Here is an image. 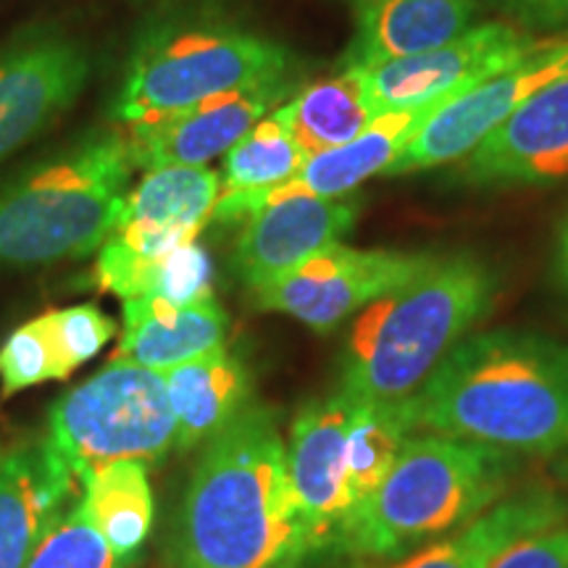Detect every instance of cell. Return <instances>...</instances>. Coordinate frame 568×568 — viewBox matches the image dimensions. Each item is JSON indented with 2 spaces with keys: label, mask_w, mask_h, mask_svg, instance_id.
Segmentation results:
<instances>
[{
  "label": "cell",
  "mask_w": 568,
  "mask_h": 568,
  "mask_svg": "<svg viewBox=\"0 0 568 568\" xmlns=\"http://www.w3.org/2000/svg\"><path fill=\"white\" fill-rule=\"evenodd\" d=\"M403 403L414 432L552 456L568 450V345L521 329L466 335Z\"/></svg>",
  "instance_id": "obj_1"
},
{
  "label": "cell",
  "mask_w": 568,
  "mask_h": 568,
  "mask_svg": "<svg viewBox=\"0 0 568 568\" xmlns=\"http://www.w3.org/2000/svg\"><path fill=\"white\" fill-rule=\"evenodd\" d=\"M287 443L264 406H247L203 445L174 539V568H280L303 558Z\"/></svg>",
  "instance_id": "obj_2"
},
{
  "label": "cell",
  "mask_w": 568,
  "mask_h": 568,
  "mask_svg": "<svg viewBox=\"0 0 568 568\" xmlns=\"http://www.w3.org/2000/svg\"><path fill=\"white\" fill-rule=\"evenodd\" d=\"M493 297L495 276L479 258L432 255L355 318L339 389L355 400H406L485 318Z\"/></svg>",
  "instance_id": "obj_3"
},
{
  "label": "cell",
  "mask_w": 568,
  "mask_h": 568,
  "mask_svg": "<svg viewBox=\"0 0 568 568\" xmlns=\"http://www.w3.org/2000/svg\"><path fill=\"white\" fill-rule=\"evenodd\" d=\"M510 453L414 432L382 485L339 524L335 545L355 558L395 560L450 535L500 500Z\"/></svg>",
  "instance_id": "obj_4"
},
{
  "label": "cell",
  "mask_w": 568,
  "mask_h": 568,
  "mask_svg": "<svg viewBox=\"0 0 568 568\" xmlns=\"http://www.w3.org/2000/svg\"><path fill=\"white\" fill-rule=\"evenodd\" d=\"M132 159L124 132L92 130L0 187V264L98 253L119 224Z\"/></svg>",
  "instance_id": "obj_5"
},
{
  "label": "cell",
  "mask_w": 568,
  "mask_h": 568,
  "mask_svg": "<svg viewBox=\"0 0 568 568\" xmlns=\"http://www.w3.org/2000/svg\"><path fill=\"white\" fill-rule=\"evenodd\" d=\"M287 48L226 24H169L148 32L113 98L122 124L190 109L247 84L287 77Z\"/></svg>",
  "instance_id": "obj_6"
},
{
  "label": "cell",
  "mask_w": 568,
  "mask_h": 568,
  "mask_svg": "<svg viewBox=\"0 0 568 568\" xmlns=\"http://www.w3.org/2000/svg\"><path fill=\"white\" fill-rule=\"evenodd\" d=\"M45 435L77 479L113 460L155 464L176 439L166 379L153 368L111 358L55 403Z\"/></svg>",
  "instance_id": "obj_7"
},
{
  "label": "cell",
  "mask_w": 568,
  "mask_h": 568,
  "mask_svg": "<svg viewBox=\"0 0 568 568\" xmlns=\"http://www.w3.org/2000/svg\"><path fill=\"white\" fill-rule=\"evenodd\" d=\"M566 77L568 38L539 42L535 51L516 61L514 67L439 105L418 126L403 153L387 169V174L424 172V169L466 159L468 153L477 151L481 140L489 138L500 124H506L531 95H537L552 82L566 80Z\"/></svg>",
  "instance_id": "obj_8"
},
{
  "label": "cell",
  "mask_w": 568,
  "mask_h": 568,
  "mask_svg": "<svg viewBox=\"0 0 568 568\" xmlns=\"http://www.w3.org/2000/svg\"><path fill=\"white\" fill-rule=\"evenodd\" d=\"M537 45L527 32L503 21L474 27L435 51L361 69L366 103L374 119L389 111L439 109L474 84L514 67Z\"/></svg>",
  "instance_id": "obj_9"
},
{
  "label": "cell",
  "mask_w": 568,
  "mask_h": 568,
  "mask_svg": "<svg viewBox=\"0 0 568 568\" xmlns=\"http://www.w3.org/2000/svg\"><path fill=\"white\" fill-rule=\"evenodd\" d=\"M429 258L426 253L355 251L335 245L251 295L261 311H276L316 332H329L410 280Z\"/></svg>",
  "instance_id": "obj_10"
},
{
  "label": "cell",
  "mask_w": 568,
  "mask_h": 568,
  "mask_svg": "<svg viewBox=\"0 0 568 568\" xmlns=\"http://www.w3.org/2000/svg\"><path fill=\"white\" fill-rule=\"evenodd\" d=\"M90 71L82 42L59 32L21 34L0 45V161L74 105Z\"/></svg>",
  "instance_id": "obj_11"
},
{
  "label": "cell",
  "mask_w": 568,
  "mask_h": 568,
  "mask_svg": "<svg viewBox=\"0 0 568 568\" xmlns=\"http://www.w3.org/2000/svg\"><path fill=\"white\" fill-rule=\"evenodd\" d=\"M290 101L287 77L247 84L190 109L130 124L126 148L134 169L153 172L166 166H205L237 145L274 103Z\"/></svg>",
  "instance_id": "obj_12"
},
{
  "label": "cell",
  "mask_w": 568,
  "mask_h": 568,
  "mask_svg": "<svg viewBox=\"0 0 568 568\" xmlns=\"http://www.w3.org/2000/svg\"><path fill=\"white\" fill-rule=\"evenodd\" d=\"M353 397L343 389L318 397L295 416L287 443V471L301 508L305 548L335 542L351 514L347 489V424Z\"/></svg>",
  "instance_id": "obj_13"
},
{
  "label": "cell",
  "mask_w": 568,
  "mask_h": 568,
  "mask_svg": "<svg viewBox=\"0 0 568 568\" xmlns=\"http://www.w3.org/2000/svg\"><path fill=\"white\" fill-rule=\"evenodd\" d=\"M358 219L353 197L290 195L247 216L234 243V274L247 290L266 287L314 255L343 243Z\"/></svg>",
  "instance_id": "obj_14"
},
{
  "label": "cell",
  "mask_w": 568,
  "mask_h": 568,
  "mask_svg": "<svg viewBox=\"0 0 568 568\" xmlns=\"http://www.w3.org/2000/svg\"><path fill=\"white\" fill-rule=\"evenodd\" d=\"M437 109H408L379 113L358 138L332 151L308 155L303 169L293 180L261 195H219L213 205V222H237L253 216L264 205L282 201L290 195H314V197H345L355 187L376 174H387L408 140L418 126Z\"/></svg>",
  "instance_id": "obj_15"
},
{
  "label": "cell",
  "mask_w": 568,
  "mask_h": 568,
  "mask_svg": "<svg viewBox=\"0 0 568 568\" xmlns=\"http://www.w3.org/2000/svg\"><path fill=\"white\" fill-rule=\"evenodd\" d=\"M80 479L51 437L0 447V568H24L40 539L77 497Z\"/></svg>",
  "instance_id": "obj_16"
},
{
  "label": "cell",
  "mask_w": 568,
  "mask_h": 568,
  "mask_svg": "<svg viewBox=\"0 0 568 568\" xmlns=\"http://www.w3.org/2000/svg\"><path fill=\"white\" fill-rule=\"evenodd\" d=\"M222 195V176L203 166L145 172L124 197L111 240L145 258H161L195 243Z\"/></svg>",
  "instance_id": "obj_17"
},
{
  "label": "cell",
  "mask_w": 568,
  "mask_h": 568,
  "mask_svg": "<svg viewBox=\"0 0 568 568\" xmlns=\"http://www.w3.org/2000/svg\"><path fill=\"white\" fill-rule=\"evenodd\" d=\"M464 176L479 184L552 182L568 176V77L531 95L506 124L466 155Z\"/></svg>",
  "instance_id": "obj_18"
},
{
  "label": "cell",
  "mask_w": 568,
  "mask_h": 568,
  "mask_svg": "<svg viewBox=\"0 0 568 568\" xmlns=\"http://www.w3.org/2000/svg\"><path fill=\"white\" fill-rule=\"evenodd\" d=\"M226 314L216 297L176 305L161 297L124 301V335L113 358L166 374L169 368L226 347Z\"/></svg>",
  "instance_id": "obj_19"
},
{
  "label": "cell",
  "mask_w": 568,
  "mask_h": 568,
  "mask_svg": "<svg viewBox=\"0 0 568 568\" xmlns=\"http://www.w3.org/2000/svg\"><path fill=\"white\" fill-rule=\"evenodd\" d=\"M477 13V0H366L345 69L435 51L460 38Z\"/></svg>",
  "instance_id": "obj_20"
},
{
  "label": "cell",
  "mask_w": 568,
  "mask_h": 568,
  "mask_svg": "<svg viewBox=\"0 0 568 568\" xmlns=\"http://www.w3.org/2000/svg\"><path fill=\"white\" fill-rule=\"evenodd\" d=\"M566 500L548 489L510 495L437 542L400 556L387 568H489L495 558L521 537L558 527Z\"/></svg>",
  "instance_id": "obj_21"
},
{
  "label": "cell",
  "mask_w": 568,
  "mask_h": 568,
  "mask_svg": "<svg viewBox=\"0 0 568 568\" xmlns=\"http://www.w3.org/2000/svg\"><path fill=\"white\" fill-rule=\"evenodd\" d=\"M163 379L176 422L174 447L180 453L209 443L251 403L247 368L226 347L169 368Z\"/></svg>",
  "instance_id": "obj_22"
},
{
  "label": "cell",
  "mask_w": 568,
  "mask_h": 568,
  "mask_svg": "<svg viewBox=\"0 0 568 568\" xmlns=\"http://www.w3.org/2000/svg\"><path fill=\"white\" fill-rule=\"evenodd\" d=\"M82 500L111 548L134 564L153 529L155 503L148 464L113 460L80 477Z\"/></svg>",
  "instance_id": "obj_23"
},
{
  "label": "cell",
  "mask_w": 568,
  "mask_h": 568,
  "mask_svg": "<svg viewBox=\"0 0 568 568\" xmlns=\"http://www.w3.org/2000/svg\"><path fill=\"white\" fill-rule=\"evenodd\" d=\"M280 113L305 155L345 145L374 122L361 69H345L343 74L308 84L282 103Z\"/></svg>",
  "instance_id": "obj_24"
},
{
  "label": "cell",
  "mask_w": 568,
  "mask_h": 568,
  "mask_svg": "<svg viewBox=\"0 0 568 568\" xmlns=\"http://www.w3.org/2000/svg\"><path fill=\"white\" fill-rule=\"evenodd\" d=\"M414 435L406 403L355 400L347 424V489L351 510L364 503L400 456L406 439Z\"/></svg>",
  "instance_id": "obj_25"
},
{
  "label": "cell",
  "mask_w": 568,
  "mask_h": 568,
  "mask_svg": "<svg viewBox=\"0 0 568 568\" xmlns=\"http://www.w3.org/2000/svg\"><path fill=\"white\" fill-rule=\"evenodd\" d=\"M308 155L284 124L280 109L261 119L237 145L224 153L222 195H261L301 172Z\"/></svg>",
  "instance_id": "obj_26"
},
{
  "label": "cell",
  "mask_w": 568,
  "mask_h": 568,
  "mask_svg": "<svg viewBox=\"0 0 568 568\" xmlns=\"http://www.w3.org/2000/svg\"><path fill=\"white\" fill-rule=\"evenodd\" d=\"M130 560H124L111 548L109 539L92 521L82 495H77L69 503V508L55 518V524L48 529V535L40 539L32 558L24 568H130Z\"/></svg>",
  "instance_id": "obj_27"
},
{
  "label": "cell",
  "mask_w": 568,
  "mask_h": 568,
  "mask_svg": "<svg viewBox=\"0 0 568 568\" xmlns=\"http://www.w3.org/2000/svg\"><path fill=\"white\" fill-rule=\"evenodd\" d=\"M69 376L42 316L17 326L0 345V397L3 400L45 382H63Z\"/></svg>",
  "instance_id": "obj_28"
},
{
  "label": "cell",
  "mask_w": 568,
  "mask_h": 568,
  "mask_svg": "<svg viewBox=\"0 0 568 568\" xmlns=\"http://www.w3.org/2000/svg\"><path fill=\"white\" fill-rule=\"evenodd\" d=\"M42 318H45L55 351H59L69 374H74L82 364L95 358L111 343V337L116 335L113 318L105 316L92 303L48 311V314H42Z\"/></svg>",
  "instance_id": "obj_29"
},
{
  "label": "cell",
  "mask_w": 568,
  "mask_h": 568,
  "mask_svg": "<svg viewBox=\"0 0 568 568\" xmlns=\"http://www.w3.org/2000/svg\"><path fill=\"white\" fill-rule=\"evenodd\" d=\"M176 305H193L213 297V264L205 247L182 245L163 255L155 272L153 295Z\"/></svg>",
  "instance_id": "obj_30"
},
{
  "label": "cell",
  "mask_w": 568,
  "mask_h": 568,
  "mask_svg": "<svg viewBox=\"0 0 568 568\" xmlns=\"http://www.w3.org/2000/svg\"><path fill=\"white\" fill-rule=\"evenodd\" d=\"M489 568H568V527L558 524L521 537Z\"/></svg>",
  "instance_id": "obj_31"
},
{
  "label": "cell",
  "mask_w": 568,
  "mask_h": 568,
  "mask_svg": "<svg viewBox=\"0 0 568 568\" xmlns=\"http://www.w3.org/2000/svg\"><path fill=\"white\" fill-rule=\"evenodd\" d=\"M500 6L518 19V24L531 30L568 24V0H500Z\"/></svg>",
  "instance_id": "obj_32"
},
{
  "label": "cell",
  "mask_w": 568,
  "mask_h": 568,
  "mask_svg": "<svg viewBox=\"0 0 568 568\" xmlns=\"http://www.w3.org/2000/svg\"><path fill=\"white\" fill-rule=\"evenodd\" d=\"M558 266L564 280L568 282V219L564 224V232H560V245H558Z\"/></svg>",
  "instance_id": "obj_33"
},
{
  "label": "cell",
  "mask_w": 568,
  "mask_h": 568,
  "mask_svg": "<svg viewBox=\"0 0 568 568\" xmlns=\"http://www.w3.org/2000/svg\"><path fill=\"white\" fill-rule=\"evenodd\" d=\"M301 560L303 558H293V560H287V564H284V566H280V568H297V566H301Z\"/></svg>",
  "instance_id": "obj_34"
},
{
  "label": "cell",
  "mask_w": 568,
  "mask_h": 568,
  "mask_svg": "<svg viewBox=\"0 0 568 568\" xmlns=\"http://www.w3.org/2000/svg\"><path fill=\"white\" fill-rule=\"evenodd\" d=\"M355 3H358V6H361V3H366V0H355Z\"/></svg>",
  "instance_id": "obj_35"
}]
</instances>
